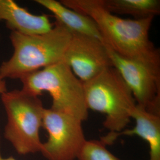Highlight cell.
I'll list each match as a JSON object with an SVG mask.
<instances>
[{
	"mask_svg": "<svg viewBox=\"0 0 160 160\" xmlns=\"http://www.w3.org/2000/svg\"><path fill=\"white\" fill-rule=\"evenodd\" d=\"M78 160H119L110 152L101 140H87Z\"/></svg>",
	"mask_w": 160,
	"mask_h": 160,
	"instance_id": "obj_13",
	"label": "cell"
},
{
	"mask_svg": "<svg viewBox=\"0 0 160 160\" xmlns=\"http://www.w3.org/2000/svg\"><path fill=\"white\" fill-rule=\"evenodd\" d=\"M102 2L110 12L131 16L135 20L154 18L160 14V0H102Z\"/></svg>",
	"mask_w": 160,
	"mask_h": 160,
	"instance_id": "obj_12",
	"label": "cell"
},
{
	"mask_svg": "<svg viewBox=\"0 0 160 160\" xmlns=\"http://www.w3.org/2000/svg\"><path fill=\"white\" fill-rule=\"evenodd\" d=\"M20 80L23 91L39 96L48 92L52 98L51 109L70 114L84 122L88 117L84 84L63 60L26 75Z\"/></svg>",
	"mask_w": 160,
	"mask_h": 160,
	"instance_id": "obj_3",
	"label": "cell"
},
{
	"mask_svg": "<svg viewBox=\"0 0 160 160\" xmlns=\"http://www.w3.org/2000/svg\"><path fill=\"white\" fill-rule=\"evenodd\" d=\"M104 45L113 67L130 88L137 104L160 116V67L123 57Z\"/></svg>",
	"mask_w": 160,
	"mask_h": 160,
	"instance_id": "obj_7",
	"label": "cell"
},
{
	"mask_svg": "<svg viewBox=\"0 0 160 160\" xmlns=\"http://www.w3.org/2000/svg\"><path fill=\"white\" fill-rule=\"evenodd\" d=\"M11 30L23 34H38L50 31L54 26L46 14H33L12 0H0V22Z\"/></svg>",
	"mask_w": 160,
	"mask_h": 160,
	"instance_id": "obj_10",
	"label": "cell"
},
{
	"mask_svg": "<svg viewBox=\"0 0 160 160\" xmlns=\"http://www.w3.org/2000/svg\"><path fill=\"white\" fill-rule=\"evenodd\" d=\"M83 84L86 106L88 110L106 115L103 126L109 130L108 134L124 131L137 103L119 72L110 67Z\"/></svg>",
	"mask_w": 160,
	"mask_h": 160,
	"instance_id": "obj_4",
	"label": "cell"
},
{
	"mask_svg": "<svg viewBox=\"0 0 160 160\" xmlns=\"http://www.w3.org/2000/svg\"><path fill=\"white\" fill-rule=\"evenodd\" d=\"M35 2L51 12L55 22L67 29L72 35L86 36L103 41L96 23L90 17L70 9L55 0H36Z\"/></svg>",
	"mask_w": 160,
	"mask_h": 160,
	"instance_id": "obj_11",
	"label": "cell"
},
{
	"mask_svg": "<svg viewBox=\"0 0 160 160\" xmlns=\"http://www.w3.org/2000/svg\"><path fill=\"white\" fill-rule=\"evenodd\" d=\"M72 34L60 24L42 34L11 32L12 56L0 65V79H20L23 76L63 60Z\"/></svg>",
	"mask_w": 160,
	"mask_h": 160,
	"instance_id": "obj_2",
	"label": "cell"
},
{
	"mask_svg": "<svg viewBox=\"0 0 160 160\" xmlns=\"http://www.w3.org/2000/svg\"><path fill=\"white\" fill-rule=\"evenodd\" d=\"M131 119L135 121L133 128L115 135L107 134L100 140L107 145L112 144L122 135H137L148 143L149 160H160V116L149 112L137 104L132 112Z\"/></svg>",
	"mask_w": 160,
	"mask_h": 160,
	"instance_id": "obj_9",
	"label": "cell"
},
{
	"mask_svg": "<svg viewBox=\"0 0 160 160\" xmlns=\"http://www.w3.org/2000/svg\"><path fill=\"white\" fill-rule=\"evenodd\" d=\"M0 160H16L14 158L10 157H8V158H4L1 152V137H0Z\"/></svg>",
	"mask_w": 160,
	"mask_h": 160,
	"instance_id": "obj_15",
	"label": "cell"
},
{
	"mask_svg": "<svg viewBox=\"0 0 160 160\" xmlns=\"http://www.w3.org/2000/svg\"><path fill=\"white\" fill-rule=\"evenodd\" d=\"M82 121L70 114L45 109L42 127L48 138L40 152L47 160L77 159L87 139Z\"/></svg>",
	"mask_w": 160,
	"mask_h": 160,
	"instance_id": "obj_6",
	"label": "cell"
},
{
	"mask_svg": "<svg viewBox=\"0 0 160 160\" xmlns=\"http://www.w3.org/2000/svg\"><path fill=\"white\" fill-rule=\"evenodd\" d=\"M7 122L4 136L18 154L40 152V129L45 108L39 96L23 90L6 91L1 94Z\"/></svg>",
	"mask_w": 160,
	"mask_h": 160,
	"instance_id": "obj_5",
	"label": "cell"
},
{
	"mask_svg": "<svg viewBox=\"0 0 160 160\" xmlns=\"http://www.w3.org/2000/svg\"><path fill=\"white\" fill-rule=\"evenodd\" d=\"M63 61L82 83L113 67L103 41L81 35L72 36Z\"/></svg>",
	"mask_w": 160,
	"mask_h": 160,
	"instance_id": "obj_8",
	"label": "cell"
},
{
	"mask_svg": "<svg viewBox=\"0 0 160 160\" xmlns=\"http://www.w3.org/2000/svg\"><path fill=\"white\" fill-rule=\"evenodd\" d=\"M7 91L6 86V80L0 79V94Z\"/></svg>",
	"mask_w": 160,
	"mask_h": 160,
	"instance_id": "obj_14",
	"label": "cell"
},
{
	"mask_svg": "<svg viewBox=\"0 0 160 160\" xmlns=\"http://www.w3.org/2000/svg\"><path fill=\"white\" fill-rule=\"evenodd\" d=\"M63 5L90 17L103 42L123 57L160 67V51L149 39L154 18H123L108 11L102 0H62Z\"/></svg>",
	"mask_w": 160,
	"mask_h": 160,
	"instance_id": "obj_1",
	"label": "cell"
}]
</instances>
